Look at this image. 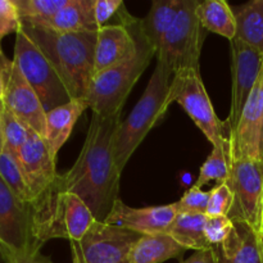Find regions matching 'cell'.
I'll return each mask as SVG.
<instances>
[{
    "label": "cell",
    "mask_w": 263,
    "mask_h": 263,
    "mask_svg": "<svg viewBox=\"0 0 263 263\" xmlns=\"http://www.w3.org/2000/svg\"><path fill=\"white\" fill-rule=\"evenodd\" d=\"M121 115L102 117L92 115L86 139L72 168L62 175L63 186L76 194L95 220L105 221L117 202L122 172L113 154L116 131Z\"/></svg>",
    "instance_id": "cell-1"
},
{
    "label": "cell",
    "mask_w": 263,
    "mask_h": 263,
    "mask_svg": "<svg viewBox=\"0 0 263 263\" xmlns=\"http://www.w3.org/2000/svg\"><path fill=\"white\" fill-rule=\"evenodd\" d=\"M21 27L51 62L72 99H85L94 76L98 31L55 32L22 21Z\"/></svg>",
    "instance_id": "cell-2"
},
{
    "label": "cell",
    "mask_w": 263,
    "mask_h": 263,
    "mask_svg": "<svg viewBox=\"0 0 263 263\" xmlns=\"http://www.w3.org/2000/svg\"><path fill=\"white\" fill-rule=\"evenodd\" d=\"M33 236L40 246L51 239L79 241L95 220L87 205L63 186L62 175L31 202Z\"/></svg>",
    "instance_id": "cell-3"
},
{
    "label": "cell",
    "mask_w": 263,
    "mask_h": 263,
    "mask_svg": "<svg viewBox=\"0 0 263 263\" xmlns=\"http://www.w3.org/2000/svg\"><path fill=\"white\" fill-rule=\"evenodd\" d=\"M172 77L174 73L170 71L168 67L157 62L145 91L130 115L118 125L113 143V154L116 164L121 172L149 131L164 117L167 109L172 104L170 99Z\"/></svg>",
    "instance_id": "cell-4"
},
{
    "label": "cell",
    "mask_w": 263,
    "mask_h": 263,
    "mask_svg": "<svg viewBox=\"0 0 263 263\" xmlns=\"http://www.w3.org/2000/svg\"><path fill=\"white\" fill-rule=\"evenodd\" d=\"M134 28L139 40V48L135 55L92 76L85 97L92 115L113 117L122 113L123 105L131 90L148 68L153 57H156V51L140 33L138 18L134 21Z\"/></svg>",
    "instance_id": "cell-5"
},
{
    "label": "cell",
    "mask_w": 263,
    "mask_h": 263,
    "mask_svg": "<svg viewBox=\"0 0 263 263\" xmlns=\"http://www.w3.org/2000/svg\"><path fill=\"white\" fill-rule=\"evenodd\" d=\"M199 3V0H181L176 20L157 51V62L168 67L174 74L186 69H200V54L207 31L197 15Z\"/></svg>",
    "instance_id": "cell-6"
},
{
    "label": "cell",
    "mask_w": 263,
    "mask_h": 263,
    "mask_svg": "<svg viewBox=\"0 0 263 263\" xmlns=\"http://www.w3.org/2000/svg\"><path fill=\"white\" fill-rule=\"evenodd\" d=\"M170 99L181 105L213 148L228 145L230 128L226 121L223 122L216 115L200 76V69H186L174 74Z\"/></svg>",
    "instance_id": "cell-7"
},
{
    "label": "cell",
    "mask_w": 263,
    "mask_h": 263,
    "mask_svg": "<svg viewBox=\"0 0 263 263\" xmlns=\"http://www.w3.org/2000/svg\"><path fill=\"white\" fill-rule=\"evenodd\" d=\"M13 62L35 90L45 112L71 102L72 98L62 77L22 27L15 33Z\"/></svg>",
    "instance_id": "cell-8"
},
{
    "label": "cell",
    "mask_w": 263,
    "mask_h": 263,
    "mask_svg": "<svg viewBox=\"0 0 263 263\" xmlns=\"http://www.w3.org/2000/svg\"><path fill=\"white\" fill-rule=\"evenodd\" d=\"M33 236L31 203L18 199L0 177V254L9 263L23 254L40 252Z\"/></svg>",
    "instance_id": "cell-9"
},
{
    "label": "cell",
    "mask_w": 263,
    "mask_h": 263,
    "mask_svg": "<svg viewBox=\"0 0 263 263\" xmlns=\"http://www.w3.org/2000/svg\"><path fill=\"white\" fill-rule=\"evenodd\" d=\"M140 234L94 220L84 238L69 241L76 263H130Z\"/></svg>",
    "instance_id": "cell-10"
},
{
    "label": "cell",
    "mask_w": 263,
    "mask_h": 263,
    "mask_svg": "<svg viewBox=\"0 0 263 263\" xmlns=\"http://www.w3.org/2000/svg\"><path fill=\"white\" fill-rule=\"evenodd\" d=\"M226 182L234 195L229 217L231 221L247 222L259 233L263 213V161H230V176Z\"/></svg>",
    "instance_id": "cell-11"
},
{
    "label": "cell",
    "mask_w": 263,
    "mask_h": 263,
    "mask_svg": "<svg viewBox=\"0 0 263 263\" xmlns=\"http://www.w3.org/2000/svg\"><path fill=\"white\" fill-rule=\"evenodd\" d=\"M0 72L4 81L3 104L40 136L46 133V112L35 90L15 63L0 53Z\"/></svg>",
    "instance_id": "cell-12"
},
{
    "label": "cell",
    "mask_w": 263,
    "mask_h": 263,
    "mask_svg": "<svg viewBox=\"0 0 263 263\" xmlns=\"http://www.w3.org/2000/svg\"><path fill=\"white\" fill-rule=\"evenodd\" d=\"M231 46V73H233V90H231V108L226 120L230 134L235 130L246 103L248 102L257 81L263 71V54L234 39Z\"/></svg>",
    "instance_id": "cell-13"
},
{
    "label": "cell",
    "mask_w": 263,
    "mask_h": 263,
    "mask_svg": "<svg viewBox=\"0 0 263 263\" xmlns=\"http://www.w3.org/2000/svg\"><path fill=\"white\" fill-rule=\"evenodd\" d=\"M135 17L123 10L122 22L105 25L97 32L94 55V74L133 58L139 48L138 35L134 28Z\"/></svg>",
    "instance_id": "cell-14"
},
{
    "label": "cell",
    "mask_w": 263,
    "mask_h": 263,
    "mask_svg": "<svg viewBox=\"0 0 263 263\" xmlns=\"http://www.w3.org/2000/svg\"><path fill=\"white\" fill-rule=\"evenodd\" d=\"M177 213L176 203L158 207L131 208L118 199L103 222L135 231L140 235H154L167 233Z\"/></svg>",
    "instance_id": "cell-15"
},
{
    "label": "cell",
    "mask_w": 263,
    "mask_h": 263,
    "mask_svg": "<svg viewBox=\"0 0 263 263\" xmlns=\"http://www.w3.org/2000/svg\"><path fill=\"white\" fill-rule=\"evenodd\" d=\"M261 85L262 74L246 103L235 130L229 136L230 161L261 159Z\"/></svg>",
    "instance_id": "cell-16"
},
{
    "label": "cell",
    "mask_w": 263,
    "mask_h": 263,
    "mask_svg": "<svg viewBox=\"0 0 263 263\" xmlns=\"http://www.w3.org/2000/svg\"><path fill=\"white\" fill-rule=\"evenodd\" d=\"M17 158L33 199L45 192L59 176L57 159L51 157L45 139L33 130H31Z\"/></svg>",
    "instance_id": "cell-17"
},
{
    "label": "cell",
    "mask_w": 263,
    "mask_h": 263,
    "mask_svg": "<svg viewBox=\"0 0 263 263\" xmlns=\"http://www.w3.org/2000/svg\"><path fill=\"white\" fill-rule=\"evenodd\" d=\"M229 238L216 246L218 263H263L261 234L243 221H233Z\"/></svg>",
    "instance_id": "cell-18"
},
{
    "label": "cell",
    "mask_w": 263,
    "mask_h": 263,
    "mask_svg": "<svg viewBox=\"0 0 263 263\" xmlns=\"http://www.w3.org/2000/svg\"><path fill=\"white\" fill-rule=\"evenodd\" d=\"M95 0H68L66 7L50 18L40 21H22L41 26L55 32H85L98 31L94 15Z\"/></svg>",
    "instance_id": "cell-19"
},
{
    "label": "cell",
    "mask_w": 263,
    "mask_h": 263,
    "mask_svg": "<svg viewBox=\"0 0 263 263\" xmlns=\"http://www.w3.org/2000/svg\"><path fill=\"white\" fill-rule=\"evenodd\" d=\"M89 108L85 99H72L67 104L46 112V141L51 157L57 159L58 152L71 136L77 120Z\"/></svg>",
    "instance_id": "cell-20"
},
{
    "label": "cell",
    "mask_w": 263,
    "mask_h": 263,
    "mask_svg": "<svg viewBox=\"0 0 263 263\" xmlns=\"http://www.w3.org/2000/svg\"><path fill=\"white\" fill-rule=\"evenodd\" d=\"M180 7L181 0H154L148 14L139 20L140 33L156 51V55L164 35L176 20Z\"/></svg>",
    "instance_id": "cell-21"
},
{
    "label": "cell",
    "mask_w": 263,
    "mask_h": 263,
    "mask_svg": "<svg viewBox=\"0 0 263 263\" xmlns=\"http://www.w3.org/2000/svg\"><path fill=\"white\" fill-rule=\"evenodd\" d=\"M186 252L167 233L141 235L131 251L130 263H162L179 258Z\"/></svg>",
    "instance_id": "cell-22"
},
{
    "label": "cell",
    "mask_w": 263,
    "mask_h": 263,
    "mask_svg": "<svg viewBox=\"0 0 263 263\" xmlns=\"http://www.w3.org/2000/svg\"><path fill=\"white\" fill-rule=\"evenodd\" d=\"M236 37L263 54V0H251L233 8Z\"/></svg>",
    "instance_id": "cell-23"
},
{
    "label": "cell",
    "mask_w": 263,
    "mask_h": 263,
    "mask_svg": "<svg viewBox=\"0 0 263 263\" xmlns=\"http://www.w3.org/2000/svg\"><path fill=\"white\" fill-rule=\"evenodd\" d=\"M205 221V213L179 212L167 234L186 251L193 249L197 252L211 248L212 246L208 243L204 233Z\"/></svg>",
    "instance_id": "cell-24"
},
{
    "label": "cell",
    "mask_w": 263,
    "mask_h": 263,
    "mask_svg": "<svg viewBox=\"0 0 263 263\" xmlns=\"http://www.w3.org/2000/svg\"><path fill=\"white\" fill-rule=\"evenodd\" d=\"M197 15L205 31L223 36L229 41L236 37V21L233 7L225 0H205L197 8Z\"/></svg>",
    "instance_id": "cell-25"
},
{
    "label": "cell",
    "mask_w": 263,
    "mask_h": 263,
    "mask_svg": "<svg viewBox=\"0 0 263 263\" xmlns=\"http://www.w3.org/2000/svg\"><path fill=\"white\" fill-rule=\"evenodd\" d=\"M230 176V145L216 146L212 149L200 167L199 176L194 182V186L202 187L210 181L223 184Z\"/></svg>",
    "instance_id": "cell-26"
},
{
    "label": "cell",
    "mask_w": 263,
    "mask_h": 263,
    "mask_svg": "<svg viewBox=\"0 0 263 263\" xmlns=\"http://www.w3.org/2000/svg\"><path fill=\"white\" fill-rule=\"evenodd\" d=\"M0 177L18 199L25 203L32 202V194L23 176L17 156L7 148H4L0 156Z\"/></svg>",
    "instance_id": "cell-27"
},
{
    "label": "cell",
    "mask_w": 263,
    "mask_h": 263,
    "mask_svg": "<svg viewBox=\"0 0 263 263\" xmlns=\"http://www.w3.org/2000/svg\"><path fill=\"white\" fill-rule=\"evenodd\" d=\"M2 131L4 136L5 148L12 152L14 156H18L21 148L25 145L30 136L31 128L26 123H23L17 116L13 115L9 109L4 107L2 102Z\"/></svg>",
    "instance_id": "cell-28"
},
{
    "label": "cell",
    "mask_w": 263,
    "mask_h": 263,
    "mask_svg": "<svg viewBox=\"0 0 263 263\" xmlns=\"http://www.w3.org/2000/svg\"><path fill=\"white\" fill-rule=\"evenodd\" d=\"M21 21H40L53 17L68 0H13Z\"/></svg>",
    "instance_id": "cell-29"
},
{
    "label": "cell",
    "mask_w": 263,
    "mask_h": 263,
    "mask_svg": "<svg viewBox=\"0 0 263 263\" xmlns=\"http://www.w3.org/2000/svg\"><path fill=\"white\" fill-rule=\"evenodd\" d=\"M234 204V195L228 182L218 184L210 192V202H208L205 215L208 217L215 216H229Z\"/></svg>",
    "instance_id": "cell-30"
},
{
    "label": "cell",
    "mask_w": 263,
    "mask_h": 263,
    "mask_svg": "<svg viewBox=\"0 0 263 263\" xmlns=\"http://www.w3.org/2000/svg\"><path fill=\"white\" fill-rule=\"evenodd\" d=\"M234 228V222L229 216H215L205 221V238L212 247L220 246L229 238Z\"/></svg>",
    "instance_id": "cell-31"
},
{
    "label": "cell",
    "mask_w": 263,
    "mask_h": 263,
    "mask_svg": "<svg viewBox=\"0 0 263 263\" xmlns=\"http://www.w3.org/2000/svg\"><path fill=\"white\" fill-rule=\"evenodd\" d=\"M210 202V192H203L200 187L193 185L179 202H176L179 212L205 213Z\"/></svg>",
    "instance_id": "cell-32"
},
{
    "label": "cell",
    "mask_w": 263,
    "mask_h": 263,
    "mask_svg": "<svg viewBox=\"0 0 263 263\" xmlns=\"http://www.w3.org/2000/svg\"><path fill=\"white\" fill-rule=\"evenodd\" d=\"M21 27V17L13 0H0V53L2 40L9 33H17Z\"/></svg>",
    "instance_id": "cell-33"
},
{
    "label": "cell",
    "mask_w": 263,
    "mask_h": 263,
    "mask_svg": "<svg viewBox=\"0 0 263 263\" xmlns=\"http://www.w3.org/2000/svg\"><path fill=\"white\" fill-rule=\"evenodd\" d=\"M125 5L122 0H95L94 5V15L95 23L98 28L104 27L105 23L120 12L121 8Z\"/></svg>",
    "instance_id": "cell-34"
},
{
    "label": "cell",
    "mask_w": 263,
    "mask_h": 263,
    "mask_svg": "<svg viewBox=\"0 0 263 263\" xmlns=\"http://www.w3.org/2000/svg\"><path fill=\"white\" fill-rule=\"evenodd\" d=\"M180 263H218L217 252H216L215 247L197 251L194 252L193 256H190L189 258L184 259Z\"/></svg>",
    "instance_id": "cell-35"
},
{
    "label": "cell",
    "mask_w": 263,
    "mask_h": 263,
    "mask_svg": "<svg viewBox=\"0 0 263 263\" xmlns=\"http://www.w3.org/2000/svg\"><path fill=\"white\" fill-rule=\"evenodd\" d=\"M9 263H53L49 257L41 254V252H35V253L23 254V256L17 257Z\"/></svg>",
    "instance_id": "cell-36"
},
{
    "label": "cell",
    "mask_w": 263,
    "mask_h": 263,
    "mask_svg": "<svg viewBox=\"0 0 263 263\" xmlns=\"http://www.w3.org/2000/svg\"><path fill=\"white\" fill-rule=\"evenodd\" d=\"M261 152L263 156V71H262V85H261Z\"/></svg>",
    "instance_id": "cell-37"
},
{
    "label": "cell",
    "mask_w": 263,
    "mask_h": 263,
    "mask_svg": "<svg viewBox=\"0 0 263 263\" xmlns=\"http://www.w3.org/2000/svg\"><path fill=\"white\" fill-rule=\"evenodd\" d=\"M4 148H5V143H4V136H3V131H2V113H0V156H2Z\"/></svg>",
    "instance_id": "cell-38"
},
{
    "label": "cell",
    "mask_w": 263,
    "mask_h": 263,
    "mask_svg": "<svg viewBox=\"0 0 263 263\" xmlns=\"http://www.w3.org/2000/svg\"><path fill=\"white\" fill-rule=\"evenodd\" d=\"M3 92H4V81H3L2 72H0V100L3 99Z\"/></svg>",
    "instance_id": "cell-39"
},
{
    "label": "cell",
    "mask_w": 263,
    "mask_h": 263,
    "mask_svg": "<svg viewBox=\"0 0 263 263\" xmlns=\"http://www.w3.org/2000/svg\"><path fill=\"white\" fill-rule=\"evenodd\" d=\"M259 234H261V238L263 240V213H262V220H261V229H259Z\"/></svg>",
    "instance_id": "cell-40"
},
{
    "label": "cell",
    "mask_w": 263,
    "mask_h": 263,
    "mask_svg": "<svg viewBox=\"0 0 263 263\" xmlns=\"http://www.w3.org/2000/svg\"><path fill=\"white\" fill-rule=\"evenodd\" d=\"M0 107H2V100H0Z\"/></svg>",
    "instance_id": "cell-41"
},
{
    "label": "cell",
    "mask_w": 263,
    "mask_h": 263,
    "mask_svg": "<svg viewBox=\"0 0 263 263\" xmlns=\"http://www.w3.org/2000/svg\"><path fill=\"white\" fill-rule=\"evenodd\" d=\"M72 263H76V262H72Z\"/></svg>",
    "instance_id": "cell-42"
}]
</instances>
